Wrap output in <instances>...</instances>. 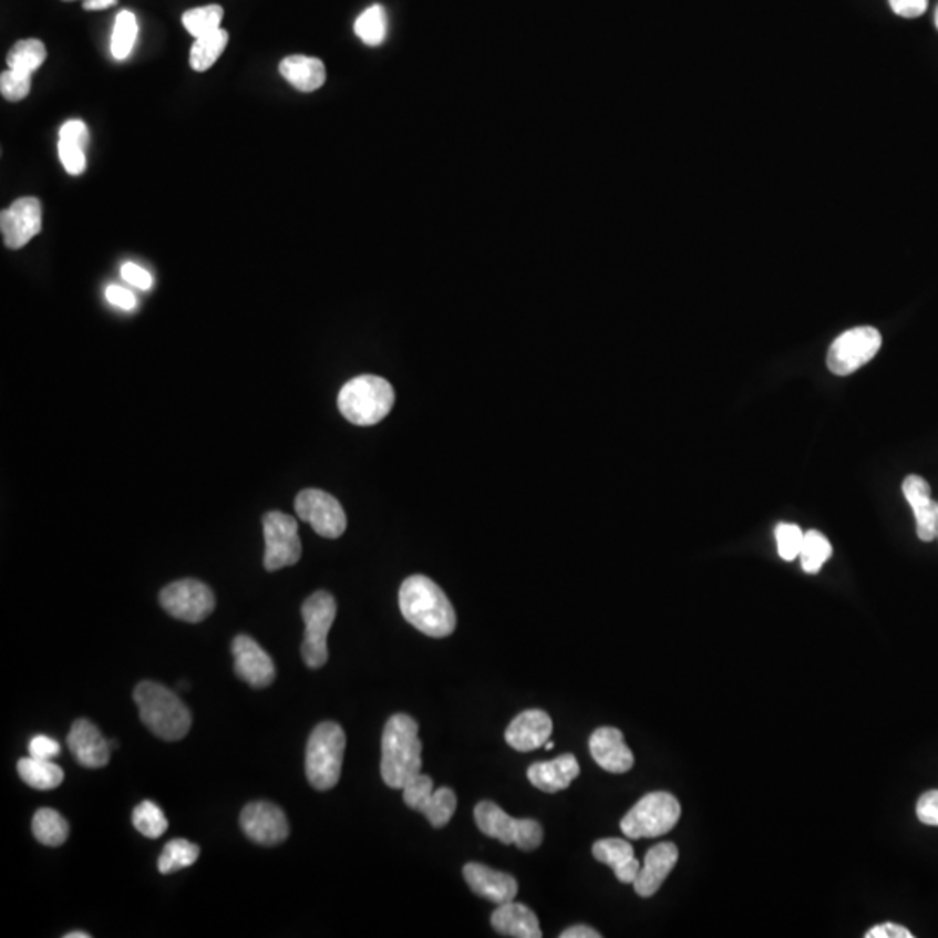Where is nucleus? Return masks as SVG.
Masks as SVG:
<instances>
[{
    "mask_svg": "<svg viewBox=\"0 0 938 938\" xmlns=\"http://www.w3.org/2000/svg\"><path fill=\"white\" fill-rule=\"evenodd\" d=\"M476 826L491 838L499 839L504 845H516L519 851H536L543 843L544 831L539 822L532 818L509 817L501 806L492 802H482L475 808Z\"/></svg>",
    "mask_w": 938,
    "mask_h": 938,
    "instance_id": "6e6552de",
    "label": "nucleus"
},
{
    "mask_svg": "<svg viewBox=\"0 0 938 938\" xmlns=\"http://www.w3.org/2000/svg\"><path fill=\"white\" fill-rule=\"evenodd\" d=\"M60 142L72 143L79 148L85 150L89 145L87 125L82 121H69L60 130Z\"/></svg>",
    "mask_w": 938,
    "mask_h": 938,
    "instance_id": "ea45409f",
    "label": "nucleus"
},
{
    "mask_svg": "<svg viewBox=\"0 0 938 938\" xmlns=\"http://www.w3.org/2000/svg\"><path fill=\"white\" fill-rule=\"evenodd\" d=\"M33 836L45 846H61L69 839L66 818L53 808L37 810L32 821Z\"/></svg>",
    "mask_w": 938,
    "mask_h": 938,
    "instance_id": "cd10ccee",
    "label": "nucleus"
},
{
    "mask_svg": "<svg viewBox=\"0 0 938 938\" xmlns=\"http://www.w3.org/2000/svg\"><path fill=\"white\" fill-rule=\"evenodd\" d=\"M580 766L574 754H564L552 762L534 763L528 766L527 777L530 784L543 793H560L579 777Z\"/></svg>",
    "mask_w": 938,
    "mask_h": 938,
    "instance_id": "5701e85b",
    "label": "nucleus"
},
{
    "mask_svg": "<svg viewBox=\"0 0 938 938\" xmlns=\"http://www.w3.org/2000/svg\"><path fill=\"white\" fill-rule=\"evenodd\" d=\"M18 773L24 784L37 791L56 790L61 785L65 773L53 760H39V757H21L18 762Z\"/></svg>",
    "mask_w": 938,
    "mask_h": 938,
    "instance_id": "bb28decb",
    "label": "nucleus"
},
{
    "mask_svg": "<svg viewBox=\"0 0 938 938\" xmlns=\"http://www.w3.org/2000/svg\"><path fill=\"white\" fill-rule=\"evenodd\" d=\"M280 75L301 93H313L322 87L327 78L326 66L319 58L302 56V54H295L282 60Z\"/></svg>",
    "mask_w": 938,
    "mask_h": 938,
    "instance_id": "a878e982",
    "label": "nucleus"
},
{
    "mask_svg": "<svg viewBox=\"0 0 938 938\" xmlns=\"http://www.w3.org/2000/svg\"><path fill=\"white\" fill-rule=\"evenodd\" d=\"M106 299L112 302L113 307L122 308V310L130 311L136 308V296L124 287L110 286L106 289Z\"/></svg>",
    "mask_w": 938,
    "mask_h": 938,
    "instance_id": "a18cd8bd",
    "label": "nucleus"
},
{
    "mask_svg": "<svg viewBox=\"0 0 938 938\" xmlns=\"http://www.w3.org/2000/svg\"><path fill=\"white\" fill-rule=\"evenodd\" d=\"M240 827L247 838L262 846L280 845L289 838L286 814L274 803H249L240 814Z\"/></svg>",
    "mask_w": 938,
    "mask_h": 938,
    "instance_id": "4468645a",
    "label": "nucleus"
},
{
    "mask_svg": "<svg viewBox=\"0 0 938 938\" xmlns=\"http://www.w3.org/2000/svg\"><path fill=\"white\" fill-rule=\"evenodd\" d=\"M133 824L143 836L150 839L161 838L162 834L166 833L169 827L166 815L162 812L161 806L154 802H143L134 808Z\"/></svg>",
    "mask_w": 938,
    "mask_h": 938,
    "instance_id": "f704fd0d",
    "label": "nucleus"
},
{
    "mask_svg": "<svg viewBox=\"0 0 938 938\" xmlns=\"http://www.w3.org/2000/svg\"><path fill=\"white\" fill-rule=\"evenodd\" d=\"M230 41V35L226 30L219 29L216 32L207 33V35L198 37L197 41L192 45L189 51V65L195 72H206L210 66L219 60L223 51Z\"/></svg>",
    "mask_w": 938,
    "mask_h": 938,
    "instance_id": "c85d7f7f",
    "label": "nucleus"
},
{
    "mask_svg": "<svg viewBox=\"0 0 938 938\" xmlns=\"http://www.w3.org/2000/svg\"><path fill=\"white\" fill-rule=\"evenodd\" d=\"M775 539L782 560L793 561L800 558L805 532L794 524H779L775 528Z\"/></svg>",
    "mask_w": 938,
    "mask_h": 938,
    "instance_id": "e433bc0d",
    "label": "nucleus"
},
{
    "mask_svg": "<svg viewBox=\"0 0 938 938\" xmlns=\"http://www.w3.org/2000/svg\"><path fill=\"white\" fill-rule=\"evenodd\" d=\"M866 938H913L907 928L895 925V922H885L878 927L870 928L866 934Z\"/></svg>",
    "mask_w": 938,
    "mask_h": 938,
    "instance_id": "49530a36",
    "label": "nucleus"
},
{
    "mask_svg": "<svg viewBox=\"0 0 938 938\" xmlns=\"http://www.w3.org/2000/svg\"><path fill=\"white\" fill-rule=\"evenodd\" d=\"M117 2L118 0H85L82 8L85 11H103V9L113 8Z\"/></svg>",
    "mask_w": 938,
    "mask_h": 938,
    "instance_id": "09e8293b",
    "label": "nucleus"
},
{
    "mask_svg": "<svg viewBox=\"0 0 938 938\" xmlns=\"http://www.w3.org/2000/svg\"><path fill=\"white\" fill-rule=\"evenodd\" d=\"M592 855L601 864L612 867L617 879L626 885H632L640 873L641 864L635 857V851L625 839L607 838L592 845Z\"/></svg>",
    "mask_w": 938,
    "mask_h": 938,
    "instance_id": "393cba45",
    "label": "nucleus"
},
{
    "mask_svg": "<svg viewBox=\"0 0 938 938\" xmlns=\"http://www.w3.org/2000/svg\"><path fill=\"white\" fill-rule=\"evenodd\" d=\"M888 2L897 17L907 18V20L921 17L928 9V0H888Z\"/></svg>",
    "mask_w": 938,
    "mask_h": 938,
    "instance_id": "c03bdc74",
    "label": "nucleus"
},
{
    "mask_svg": "<svg viewBox=\"0 0 938 938\" xmlns=\"http://www.w3.org/2000/svg\"><path fill=\"white\" fill-rule=\"evenodd\" d=\"M336 605L331 592L317 591L302 604L301 614L305 619V640L301 645L302 661L308 668L319 669L329 661L327 637L334 625Z\"/></svg>",
    "mask_w": 938,
    "mask_h": 938,
    "instance_id": "0eeeda50",
    "label": "nucleus"
},
{
    "mask_svg": "<svg viewBox=\"0 0 938 938\" xmlns=\"http://www.w3.org/2000/svg\"><path fill=\"white\" fill-rule=\"evenodd\" d=\"M381 775L391 790H403L420 775L423 766V744L420 725L409 714H395L388 720L381 741Z\"/></svg>",
    "mask_w": 938,
    "mask_h": 938,
    "instance_id": "f03ea898",
    "label": "nucleus"
},
{
    "mask_svg": "<svg viewBox=\"0 0 938 938\" xmlns=\"http://www.w3.org/2000/svg\"><path fill=\"white\" fill-rule=\"evenodd\" d=\"M561 938H600L601 935L598 934L595 928L585 927V925H577V927L567 928L564 934L560 935Z\"/></svg>",
    "mask_w": 938,
    "mask_h": 938,
    "instance_id": "de8ad7c7",
    "label": "nucleus"
},
{
    "mask_svg": "<svg viewBox=\"0 0 938 938\" xmlns=\"http://www.w3.org/2000/svg\"><path fill=\"white\" fill-rule=\"evenodd\" d=\"M831 556H833V546L829 539L822 532H806L802 553H800L803 570L806 574L821 573L822 565L826 564Z\"/></svg>",
    "mask_w": 938,
    "mask_h": 938,
    "instance_id": "473e14b6",
    "label": "nucleus"
},
{
    "mask_svg": "<svg viewBox=\"0 0 938 938\" xmlns=\"http://www.w3.org/2000/svg\"><path fill=\"white\" fill-rule=\"evenodd\" d=\"M553 733V721L548 713L540 709H530L518 714L506 730V742L519 753L536 751L549 741Z\"/></svg>",
    "mask_w": 938,
    "mask_h": 938,
    "instance_id": "412c9836",
    "label": "nucleus"
},
{
    "mask_svg": "<svg viewBox=\"0 0 938 938\" xmlns=\"http://www.w3.org/2000/svg\"><path fill=\"white\" fill-rule=\"evenodd\" d=\"M386 32L388 18L383 6H371L354 21V33L359 35L363 44L372 45V48L383 44Z\"/></svg>",
    "mask_w": 938,
    "mask_h": 938,
    "instance_id": "7c9ffc66",
    "label": "nucleus"
},
{
    "mask_svg": "<svg viewBox=\"0 0 938 938\" xmlns=\"http://www.w3.org/2000/svg\"><path fill=\"white\" fill-rule=\"evenodd\" d=\"M544 748H546V750H553V748H555V742L548 741L546 742V745H544Z\"/></svg>",
    "mask_w": 938,
    "mask_h": 938,
    "instance_id": "3c124183",
    "label": "nucleus"
},
{
    "mask_svg": "<svg viewBox=\"0 0 938 938\" xmlns=\"http://www.w3.org/2000/svg\"><path fill=\"white\" fill-rule=\"evenodd\" d=\"M45 58H48V49H45L44 42L39 41V39H24V41L12 45L6 61H8V66L11 70L33 73L41 69Z\"/></svg>",
    "mask_w": 938,
    "mask_h": 938,
    "instance_id": "c756f323",
    "label": "nucleus"
},
{
    "mask_svg": "<svg viewBox=\"0 0 938 938\" xmlns=\"http://www.w3.org/2000/svg\"><path fill=\"white\" fill-rule=\"evenodd\" d=\"M678 862V848L673 843H661L656 845L645 855L640 873L635 879V891L640 897L649 898L656 895L669 873L674 869Z\"/></svg>",
    "mask_w": 938,
    "mask_h": 938,
    "instance_id": "4be33fe9",
    "label": "nucleus"
},
{
    "mask_svg": "<svg viewBox=\"0 0 938 938\" xmlns=\"http://www.w3.org/2000/svg\"><path fill=\"white\" fill-rule=\"evenodd\" d=\"M463 874L467 885L478 897L485 898L488 903L497 904V906L512 903L518 894V883L513 876L482 866L476 862L466 864Z\"/></svg>",
    "mask_w": 938,
    "mask_h": 938,
    "instance_id": "a211bd4d",
    "label": "nucleus"
},
{
    "mask_svg": "<svg viewBox=\"0 0 938 938\" xmlns=\"http://www.w3.org/2000/svg\"><path fill=\"white\" fill-rule=\"evenodd\" d=\"M400 610L409 625L426 637H451L457 625L447 595L430 577L412 576L400 588Z\"/></svg>",
    "mask_w": 938,
    "mask_h": 938,
    "instance_id": "f257e3e1",
    "label": "nucleus"
},
{
    "mask_svg": "<svg viewBox=\"0 0 938 938\" xmlns=\"http://www.w3.org/2000/svg\"><path fill=\"white\" fill-rule=\"evenodd\" d=\"M935 24H937V29H938V8H937V11H935Z\"/></svg>",
    "mask_w": 938,
    "mask_h": 938,
    "instance_id": "603ef678",
    "label": "nucleus"
},
{
    "mask_svg": "<svg viewBox=\"0 0 938 938\" xmlns=\"http://www.w3.org/2000/svg\"><path fill=\"white\" fill-rule=\"evenodd\" d=\"M903 492L916 518V532L922 543L937 539L938 503L931 499V488L927 480L919 475H909L903 482Z\"/></svg>",
    "mask_w": 938,
    "mask_h": 938,
    "instance_id": "6ab92c4d",
    "label": "nucleus"
},
{
    "mask_svg": "<svg viewBox=\"0 0 938 938\" xmlns=\"http://www.w3.org/2000/svg\"><path fill=\"white\" fill-rule=\"evenodd\" d=\"M134 701L146 729L162 741H182L192 729L189 709L164 684L142 681L134 690Z\"/></svg>",
    "mask_w": 938,
    "mask_h": 938,
    "instance_id": "7ed1b4c3",
    "label": "nucleus"
},
{
    "mask_svg": "<svg viewBox=\"0 0 938 938\" xmlns=\"http://www.w3.org/2000/svg\"><path fill=\"white\" fill-rule=\"evenodd\" d=\"M58 152H60L61 164L69 171V174L79 176V174L84 173L85 150L79 148V146L72 145V143L60 142Z\"/></svg>",
    "mask_w": 938,
    "mask_h": 938,
    "instance_id": "58836bf2",
    "label": "nucleus"
},
{
    "mask_svg": "<svg viewBox=\"0 0 938 938\" xmlns=\"http://www.w3.org/2000/svg\"><path fill=\"white\" fill-rule=\"evenodd\" d=\"M883 338L874 327H855L834 339L827 351V369L834 375H851L878 354Z\"/></svg>",
    "mask_w": 938,
    "mask_h": 938,
    "instance_id": "1a4fd4ad",
    "label": "nucleus"
},
{
    "mask_svg": "<svg viewBox=\"0 0 938 938\" xmlns=\"http://www.w3.org/2000/svg\"><path fill=\"white\" fill-rule=\"evenodd\" d=\"M235 673L252 689H266L275 680V664L261 645L247 635H238L231 645Z\"/></svg>",
    "mask_w": 938,
    "mask_h": 938,
    "instance_id": "dca6fc26",
    "label": "nucleus"
},
{
    "mask_svg": "<svg viewBox=\"0 0 938 938\" xmlns=\"http://www.w3.org/2000/svg\"><path fill=\"white\" fill-rule=\"evenodd\" d=\"M402 791L405 805L426 815L431 826L436 827V829L447 826L451 818L454 817L455 808H457V797H455L454 791L449 790V787H440L435 791L433 781L427 775H423V773L415 775Z\"/></svg>",
    "mask_w": 938,
    "mask_h": 938,
    "instance_id": "ddd939ff",
    "label": "nucleus"
},
{
    "mask_svg": "<svg viewBox=\"0 0 938 938\" xmlns=\"http://www.w3.org/2000/svg\"><path fill=\"white\" fill-rule=\"evenodd\" d=\"M65 2H73V0H65Z\"/></svg>",
    "mask_w": 938,
    "mask_h": 938,
    "instance_id": "864d4df0",
    "label": "nucleus"
},
{
    "mask_svg": "<svg viewBox=\"0 0 938 938\" xmlns=\"http://www.w3.org/2000/svg\"><path fill=\"white\" fill-rule=\"evenodd\" d=\"M681 806L673 794L650 793L641 797L620 821V829L631 839L657 838L677 826Z\"/></svg>",
    "mask_w": 938,
    "mask_h": 938,
    "instance_id": "423d86ee",
    "label": "nucleus"
},
{
    "mask_svg": "<svg viewBox=\"0 0 938 938\" xmlns=\"http://www.w3.org/2000/svg\"><path fill=\"white\" fill-rule=\"evenodd\" d=\"M223 17H225V11H223L221 6H204V8H195L186 11L183 14V24H185V29L195 39H198V37L207 35V33L221 29Z\"/></svg>",
    "mask_w": 938,
    "mask_h": 938,
    "instance_id": "72a5a7b5",
    "label": "nucleus"
},
{
    "mask_svg": "<svg viewBox=\"0 0 938 938\" xmlns=\"http://www.w3.org/2000/svg\"><path fill=\"white\" fill-rule=\"evenodd\" d=\"M30 756L39 760H53L60 754V742L48 735H35L29 744Z\"/></svg>",
    "mask_w": 938,
    "mask_h": 938,
    "instance_id": "79ce46f5",
    "label": "nucleus"
},
{
    "mask_svg": "<svg viewBox=\"0 0 938 938\" xmlns=\"http://www.w3.org/2000/svg\"><path fill=\"white\" fill-rule=\"evenodd\" d=\"M395 403V391L379 375H359L339 391L341 414L357 426H372L383 421Z\"/></svg>",
    "mask_w": 938,
    "mask_h": 938,
    "instance_id": "20e7f679",
    "label": "nucleus"
},
{
    "mask_svg": "<svg viewBox=\"0 0 938 938\" xmlns=\"http://www.w3.org/2000/svg\"><path fill=\"white\" fill-rule=\"evenodd\" d=\"M937 539H938V532H937Z\"/></svg>",
    "mask_w": 938,
    "mask_h": 938,
    "instance_id": "5fc2aeb1",
    "label": "nucleus"
},
{
    "mask_svg": "<svg viewBox=\"0 0 938 938\" xmlns=\"http://www.w3.org/2000/svg\"><path fill=\"white\" fill-rule=\"evenodd\" d=\"M66 742L73 757L85 769H103L109 765L110 753H112L110 741L101 735L100 729L93 721H75Z\"/></svg>",
    "mask_w": 938,
    "mask_h": 938,
    "instance_id": "f3484780",
    "label": "nucleus"
},
{
    "mask_svg": "<svg viewBox=\"0 0 938 938\" xmlns=\"http://www.w3.org/2000/svg\"><path fill=\"white\" fill-rule=\"evenodd\" d=\"M121 274L125 282H130L131 286L137 287V289L148 290L154 286L152 275L145 268H142V266L134 265V262L122 265Z\"/></svg>",
    "mask_w": 938,
    "mask_h": 938,
    "instance_id": "37998d69",
    "label": "nucleus"
},
{
    "mask_svg": "<svg viewBox=\"0 0 938 938\" xmlns=\"http://www.w3.org/2000/svg\"><path fill=\"white\" fill-rule=\"evenodd\" d=\"M916 814L927 826H938V791H928L919 797Z\"/></svg>",
    "mask_w": 938,
    "mask_h": 938,
    "instance_id": "a19ab883",
    "label": "nucleus"
},
{
    "mask_svg": "<svg viewBox=\"0 0 938 938\" xmlns=\"http://www.w3.org/2000/svg\"><path fill=\"white\" fill-rule=\"evenodd\" d=\"M262 530L266 544L265 568L268 573L292 567L301 560L302 546L295 516L270 512L262 518Z\"/></svg>",
    "mask_w": 938,
    "mask_h": 938,
    "instance_id": "9d476101",
    "label": "nucleus"
},
{
    "mask_svg": "<svg viewBox=\"0 0 938 938\" xmlns=\"http://www.w3.org/2000/svg\"><path fill=\"white\" fill-rule=\"evenodd\" d=\"M91 935L85 934V931H72V934H66L65 938H89Z\"/></svg>",
    "mask_w": 938,
    "mask_h": 938,
    "instance_id": "8fccbe9b",
    "label": "nucleus"
},
{
    "mask_svg": "<svg viewBox=\"0 0 938 938\" xmlns=\"http://www.w3.org/2000/svg\"><path fill=\"white\" fill-rule=\"evenodd\" d=\"M295 508L299 518L310 524L326 539H338L347 530V513L341 504L334 496L319 488L299 492Z\"/></svg>",
    "mask_w": 938,
    "mask_h": 938,
    "instance_id": "f8f14e48",
    "label": "nucleus"
},
{
    "mask_svg": "<svg viewBox=\"0 0 938 938\" xmlns=\"http://www.w3.org/2000/svg\"><path fill=\"white\" fill-rule=\"evenodd\" d=\"M0 230L9 249L17 250L42 230L41 202L33 197L18 198L9 209L2 210Z\"/></svg>",
    "mask_w": 938,
    "mask_h": 938,
    "instance_id": "2eb2a0df",
    "label": "nucleus"
},
{
    "mask_svg": "<svg viewBox=\"0 0 938 938\" xmlns=\"http://www.w3.org/2000/svg\"><path fill=\"white\" fill-rule=\"evenodd\" d=\"M161 605L174 619L195 625L213 614L216 598L200 580L182 579L162 589Z\"/></svg>",
    "mask_w": 938,
    "mask_h": 938,
    "instance_id": "9b49d317",
    "label": "nucleus"
},
{
    "mask_svg": "<svg viewBox=\"0 0 938 938\" xmlns=\"http://www.w3.org/2000/svg\"><path fill=\"white\" fill-rule=\"evenodd\" d=\"M137 37V21L131 11L118 12L112 35V54L115 60H125L133 51Z\"/></svg>",
    "mask_w": 938,
    "mask_h": 938,
    "instance_id": "c9c22d12",
    "label": "nucleus"
},
{
    "mask_svg": "<svg viewBox=\"0 0 938 938\" xmlns=\"http://www.w3.org/2000/svg\"><path fill=\"white\" fill-rule=\"evenodd\" d=\"M32 87V73L9 69L0 75V93L11 103L24 100Z\"/></svg>",
    "mask_w": 938,
    "mask_h": 938,
    "instance_id": "4c0bfd02",
    "label": "nucleus"
},
{
    "mask_svg": "<svg viewBox=\"0 0 938 938\" xmlns=\"http://www.w3.org/2000/svg\"><path fill=\"white\" fill-rule=\"evenodd\" d=\"M492 927L497 934L506 935V937L515 938H540L539 919L536 913L528 909L524 904L512 903L503 904L497 907L492 915Z\"/></svg>",
    "mask_w": 938,
    "mask_h": 938,
    "instance_id": "b1692460",
    "label": "nucleus"
},
{
    "mask_svg": "<svg viewBox=\"0 0 938 938\" xmlns=\"http://www.w3.org/2000/svg\"><path fill=\"white\" fill-rule=\"evenodd\" d=\"M347 748V735L334 721H323L311 732L307 745L308 782L315 790L329 791L341 777L342 757Z\"/></svg>",
    "mask_w": 938,
    "mask_h": 938,
    "instance_id": "39448f33",
    "label": "nucleus"
},
{
    "mask_svg": "<svg viewBox=\"0 0 938 938\" xmlns=\"http://www.w3.org/2000/svg\"><path fill=\"white\" fill-rule=\"evenodd\" d=\"M591 756L601 769L610 773H626L635 765V756L625 742V735L614 726H601L589 739Z\"/></svg>",
    "mask_w": 938,
    "mask_h": 938,
    "instance_id": "aec40b11",
    "label": "nucleus"
},
{
    "mask_svg": "<svg viewBox=\"0 0 938 938\" xmlns=\"http://www.w3.org/2000/svg\"><path fill=\"white\" fill-rule=\"evenodd\" d=\"M198 855H200V848L195 843L188 839H173L164 846V852L158 857V870L162 874H173L186 869L194 866Z\"/></svg>",
    "mask_w": 938,
    "mask_h": 938,
    "instance_id": "2f4dec72",
    "label": "nucleus"
}]
</instances>
